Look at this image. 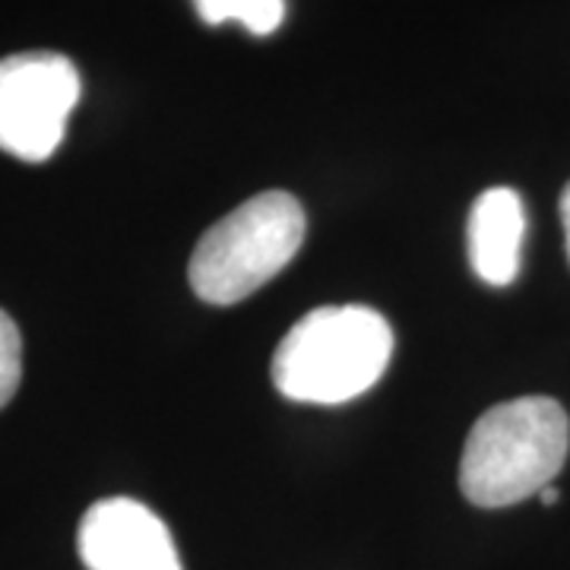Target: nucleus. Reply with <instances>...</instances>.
<instances>
[{"instance_id": "nucleus-7", "label": "nucleus", "mask_w": 570, "mask_h": 570, "mask_svg": "<svg viewBox=\"0 0 570 570\" xmlns=\"http://www.w3.org/2000/svg\"><path fill=\"white\" fill-rule=\"evenodd\" d=\"M194 10L206 26L235 20L250 36H273L285 20V0H194Z\"/></svg>"}, {"instance_id": "nucleus-10", "label": "nucleus", "mask_w": 570, "mask_h": 570, "mask_svg": "<svg viewBox=\"0 0 570 570\" xmlns=\"http://www.w3.org/2000/svg\"><path fill=\"white\" fill-rule=\"evenodd\" d=\"M539 498H542V504H546V508H551V504H558V498H561V494H558L554 485H549V489L539 491Z\"/></svg>"}, {"instance_id": "nucleus-3", "label": "nucleus", "mask_w": 570, "mask_h": 570, "mask_svg": "<svg viewBox=\"0 0 570 570\" xmlns=\"http://www.w3.org/2000/svg\"><path fill=\"white\" fill-rule=\"evenodd\" d=\"M305 232V209L292 194H257L206 228L187 266L190 288L206 305H238L292 264Z\"/></svg>"}, {"instance_id": "nucleus-5", "label": "nucleus", "mask_w": 570, "mask_h": 570, "mask_svg": "<svg viewBox=\"0 0 570 570\" xmlns=\"http://www.w3.org/2000/svg\"><path fill=\"white\" fill-rule=\"evenodd\" d=\"M77 551L89 570H184L168 527L134 498H105L86 510Z\"/></svg>"}, {"instance_id": "nucleus-9", "label": "nucleus", "mask_w": 570, "mask_h": 570, "mask_svg": "<svg viewBox=\"0 0 570 570\" xmlns=\"http://www.w3.org/2000/svg\"><path fill=\"white\" fill-rule=\"evenodd\" d=\"M561 223H564V238H568V257H570V184L561 190Z\"/></svg>"}, {"instance_id": "nucleus-1", "label": "nucleus", "mask_w": 570, "mask_h": 570, "mask_svg": "<svg viewBox=\"0 0 570 570\" xmlns=\"http://www.w3.org/2000/svg\"><path fill=\"white\" fill-rule=\"evenodd\" d=\"M393 355L387 317L365 305H326L292 326L273 355V384L295 403L340 406L374 387Z\"/></svg>"}, {"instance_id": "nucleus-8", "label": "nucleus", "mask_w": 570, "mask_h": 570, "mask_svg": "<svg viewBox=\"0 0 570 570\" xmlns=\"http://www.w3.org/2000/svg\"><path fill=\"white\" fill-rule=\"evenodd\" d=\"M22 381V336L13 317L0 307V409L7 406Z\"/></svg>"}, {"instance_id": "nucleus-6", "label": "nucleus", "mask_w": 570, "mask_h": 570, "mask_svg": "<svg viewBox=\"0 0 570 570\" xmlns=\"http://www.w3.org/2000/svg\"><path fill=\"white\" fill-rule=\"evenodd\" d=\"M527 235L523 200L510 187L485 190L469 213V264L489 285H510L520 273Z\"/></svg>"}, {"instance_id": "nucleus-2", "label": "nucleus", "mask_w": 570, "mask_h": 570, "mask_svg": "<svg viewBox=\"0 0 570 570\" xmlns=\"http://www.w3.org/2000/svg\"><path fill=\"white\" fill-rule=\"evenodd\" d=\"M570 422L549 396H520L491 406L469 431L460 460V489L475 508H510L542 489L564 469Z\"/></svg>"}, {"instance_id": "nucleus-4", "label": "nucleus", "mask_w": 570, "mask_h": 570, "mask_svg": "<svg viewBox=\"0 0 570 570\" xmlns=\"http://www.w3.org/2000/svg\"><path fill=\"white\" fill-rule=\"evenodd\" d=\"M82 92L80 70L58 51H20L0 61V149L22 163L58 153Z\"/></svg>"}]
</instances>
